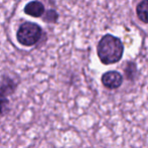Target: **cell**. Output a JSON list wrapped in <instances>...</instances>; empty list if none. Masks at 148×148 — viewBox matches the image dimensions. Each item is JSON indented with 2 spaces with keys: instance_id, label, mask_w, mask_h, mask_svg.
Segmentation results:
<instances>
[{
  "instance_id": "6da1fadb",
  "label": "cell",
  "mask_w": 148,
  "mask_h": 148,
  "mask_svg": "<svg viewBox=\"0 0 148 148\" xmlns=\"http://www.w3.org/2000/svg\"><path fill=\"white\" fill-rule=\"evenodd\" d=\"M124 54V45L119 38L113 35H106L97 44V56L105 65L119 62Z\"/></svg>"
},
{
  "instance_id": "7a4b0ae2",
  "label": "cell",
  "mask_w": 148,
  "mask_h": 148,
  "mask_svg": "<svg viewBox=\"0 0 148 148\" xmlns=\"http://www.w3.org/2000/svg\"><path fill=\"white\" fill-rule=\"evenodd\" d=\"M42 36V29L40 25L35 23H23L17 29L16 39L19 44L27 47L34 46L40 41Z\"/></svg>"
},
{
  "instance_id": "3957f363",
  "label": "cell",
  "mask_w": 148,
  "mask_h": 148,
  "mask_svg": "<svg viewBox=\"0 0 148 148\" xmlns=\"http://www.w3.org/2000/svg\"><path fill=\"white\" fill-rule=\"evenodd\" d=\"M101 82L109 89H117L123 83V76L118 71H108L103 74Z\"/></svg>"
},
{
  "instance_id": "277c9868",
  "label": "cell",
  "mask_w": 148,
  "mask_h": 148,
  "mask_svg": "<svg viewBox=\"0 0 148 148\" xmlns=\"http://www.w3.org/2000/svg\"><path fill=\"white\" fill-rule=\"evenodd\" d=\"M45 12V6L39 1H33L25 5V13L33 17H41Z\"/></svg>"
},
{
  "instance_id": "5b68a950",
  "label": "cell",
  "mask_w": 148,
  "mask_h": 148,
  "mask_svg": "<svg viewBox=\"0 0 148 148\" xmlns=\"http://www.w3.org/2000/svg\"><path fill=\"white\" fill-rule=\"evenodd\" d=\"M136 14L143 23L148 25V0L140 1L136 6Z\"/></svg>"
},
{
  "instance_id": "8992f818",
  "label": "cell",
  "mask_w": 148,
  "mask_h": 148,
  "mask_svg": "<svg viewBox=\"0 0 148 148\" xmlns=\"http://www.w3.org/2000/svg\"><path fill=\"white\" fill-rule=\"evenodd\" d=\"M10 83L11 81H3L0 84V114L2 113L5 106L7 105V99L5 97L8 93V89L13 90V86H9Z\"/></svg>"
}]
</instances>
